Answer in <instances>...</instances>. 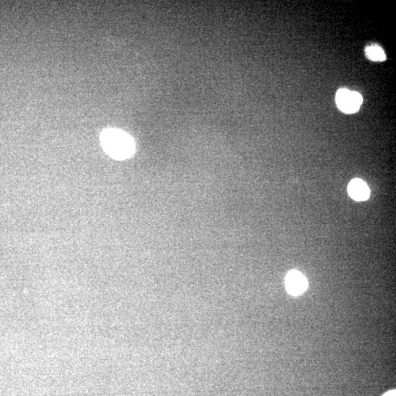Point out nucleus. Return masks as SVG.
Listing matches in <instances>:
<instances>
[{"instance_id":"obj_1","label":"nucleus","mask_w":396,"mask_h":396,"mask_svg":"<svg viewBox=\"0 0 396 396\" xmlns=\"http://www.w3.org/2000/svg\"><path fill=\"white\" fill-rule=\"evenodd\" d=\"M100 140L105 152L116 160H126L135 153L134 140L120 129H105L101 134Z\"/></svg>"},{"instance_id":"obj_2","label":"nucleus","mask_w":396,"mask_h":396,"mask_svg":"<svg viewBox=\"0 0 396 396\" xmlns=\"http://www.w3.org/2000/svg\"><path fill=\"white\" fill-rule=\"evenodd\" d=\"M338 109L347 114L356 113L360 110L363 97L359 93L348 89H340L335 97Z\"/></svg>"},{"instance_id":"obj_3","label":"nucleus","mask_w":396,"mask_h":396,"mask_svg":"<svg viewBox=\"0 0 396 396\" xmlns=\"http://www.w3.org/2000/svg\"><path fill=\"white\" fill-rule=\"evenodd\" d=\"M307 285L308 283L307 279L301 272L292 270L287 274L285 278V287L288 294L291 295L294 297L301 295L307 290Z\"/></svg>"},{"instance_id":"obj_4","label":"nucleus","mask_w":396,"mask_h":396,"mask_svg":"<svg viewBox=\"0 0 396 396\" xmlns=\"http://www.w3.org/2000/svg\"><path fill=\"white\" fill-rule=\"evenodd\" d=\"M349 195L351 198L358 201L366 200L370 196V189L366 182L361 179H354L348 186Z\"/></svg>"},{"instance_id":"obj_5","label":"nucleus","mask_w":396,"mask_h":396,"mask_svg":"<svg viewBox=\"0 0 396 396\" xmlns=\"http://www.w3.org/2000/svg\"><path fill=\"white\" fill-rule=\"evenodd\" d=\"M366 54L372 61L382 62L386 60L383 49L378 45H371L366 48Z\"/></svg>"},{"instance_id":"obj_6","label":"nucleus","mask_w":396,"mask_h":396,"mask_svg":"<svg viewBox=\"0 0 396 396\" xmlns=\"http://www.w3.org/2000/svg\"><path fill=\"white\" fill-rule=\"evenodd\" d=\"M383 396H396V391H390V392L387 393V394H385Z\"/></svg>"}]
</instances>
